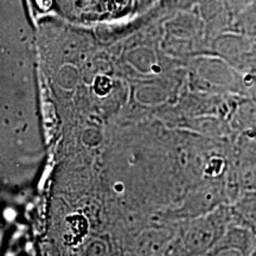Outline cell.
<instances>
[{"mask_svg": "<svg viewBox=\"0 0 256 256\" xmlns=\"http://www.w3.org/2000/svg\"><path fill=\"white\" fill-rule=\"evenodd\" d=\"M232 220L230 206H222L208 212L190 229L186 236V246L192 252L209 254L222 238L223 234Z\"/></svg>", "mask_w": 256, "mask_h": 256, "instance_id": "obj_2", "label": "cell"}, {"mask_svg": "<svg viewBox=\"0 0 256 256\" xmlns=\"http://www.w3.org/2000/svg\"><path fill=\"white\" fill-rule=\"evenodd\" d=\"M250 256H256V247H255V249H254V252H252V255Z\"/></svg>", "mask_w": 256, "mask_h": 256, "instance_id": "obj_5", "label": "cell"}, {"mask_svg": "<svg viewBox=\"0 0 256 256\" xmlns=\"http://www.w3.org/2000/svg\"><path fill=\"white\" fill-rule=\"evenodd\" d=\"M229 206L234 220L244 226L256 236V191L242 192Z\"/></svg>", "mask_w": 256, "mask_h": 256, "instance_id": "obj_3", "label": "cell"}, {"mask_svg": "<svg viewBox=\"0 0 256 256\" xmlns=\"http://www.w3.org/2000/svg\"><path fill=\"white\" fill-rule=\"evenodd\" d=\"M256 130V126H255V128H254V130Z\"/></svg>", "mask_w": 256, "mask_h": 256, "instance_id": "obj_6", "label": "cell"}, {"mask_svg": "<svg viewBox=\"0 0 256 256\" xmlns=\"http://www.w3.org/2000/svg\"><path fill=\"white\" fill-rule=\"evenodd\" d=\"M255 132H256V130H255Z\"/></svg>", "mask_w": 256, "mask_h": 256, "instance_id": "obj_7", "label": "cell"}, {"mask_svg": "<svg viewBox=\"0 0 256 256\" xmlns=\"http://www.w3.org/2000/svg\"><path fill=\"white\" fill-rule=\"evenodd\" d=\"M228 184L232 191V202L242 192L256 191L255 130L240 133L235 142H232V159L228 174Z\"/></svg>", "mask_w": 256, "mask_h": 256, "instance_id": "obj_1", "label": "cell"}, {"mask_svg": "<svg viewBox=\"0 0 256 256\" xmlns=\"http://www.w3.org/2000/svg\"><path fill=\"white\" fill-rule=\"evenodd\" d=\"M206 256H248L241 249L226 247V246H216Z\"/></svg>", "mask_w": 256, "mask_h": 256, "instance_id": "obj_4", "label": "cell"}]
</instances>
